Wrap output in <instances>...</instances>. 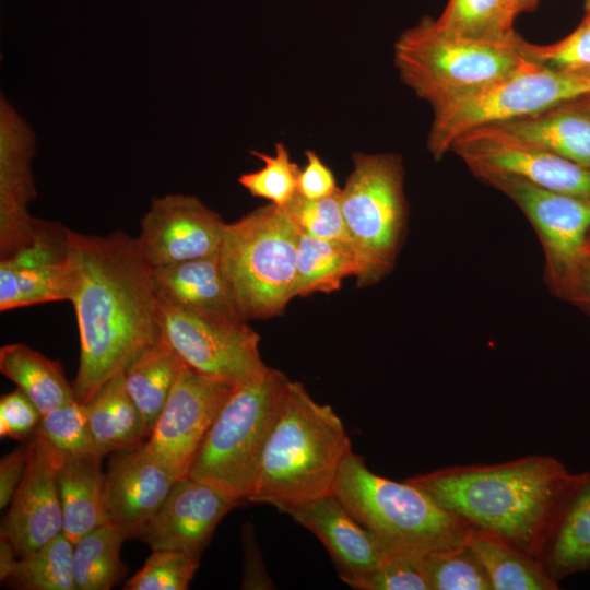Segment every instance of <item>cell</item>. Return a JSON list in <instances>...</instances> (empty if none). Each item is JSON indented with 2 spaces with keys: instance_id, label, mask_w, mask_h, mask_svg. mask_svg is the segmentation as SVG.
Masks as SVG:
<instances>
[{
  "instance_id": "cell-1",
  "label": "cell",
  "mask_w": 590,
  "mask_h": 590,
  "mask_svg": "<svg viewBox=\"0 0 590 590\" xmlns=\"http://www.w3.org/2000/svg\"><path fill=\"white\" fill-rule=\"evenodd\" d=\"M66 297L80 335L73 389L86 403L111 377L158 342V294L153 267L138 239L69 229Z\"/></svg>"
},
{
  "instance_id": "cell-2",
  "label": "cell",
  "mask_w": 590,
  "mask_h": 590,
  "mask_svg": "<svg viewBox=\"0 0 590 590\" xmlns=\"http://www.w3.org/2000/svg\"><path fill=\"white\" fill-rule=\"evenodd\" d=\"M571 475L557 459L530 455L495 464L446 467L405 481L473 531L536 557Z\"/></svg>"
},
{
  "instance_id": "cell-3",
  "label": "cell",
  "mask_w": 590,
  "mask_h": 590,
  "mask_svg": "<svg viewBox=\"0 0 590 590\" xmlns=\"http://www.w3.org/2000/svg\"><path fill=\"white\" fill-rule=\"evenodd\" d=\"M351 440L340 416L288 381L248 502L276 509L333 495Z\"/></svg>"
},
{
  "instance_id": "cell-4",
  "label": "cell",
  "mask_w": 590,
  "mask_h": 590,
  "mask_svg": "<svg viewBox=\"0 0 590 590\" xmlns=\"http://www.w3.org/2000/svg\"><path fill=\"white\" fill-rule=\"evenodd\" d=\"M333 495L392 553L424 555L462 545L473 531L418 487L375 474L353 451L343 463Z\"/></svg>"
},
{
  "instance_id": "cell-5",
  "label": "cell",
  "mask_w": 590,
  "mask_h": 590,
  "mask_svg": "<svg viewBox=\"0 0 590 590\" xmlns=\"http://www.w3.org/2000/svg\"><path fill=\"white\" fill-rule=\"evenodd\" d=\"M299 234L285 209L272 203L226 223L220 263L245 320L279 316L294 298Z\"/></svg>"
},
{
  "instance_id": "cell-6",
  "label": "cell",
  "mask_w": 590,
  "mask_h": 590,
  "mask_svg": "<svg viewBox=\"0 0 590 590\" xmlns=\"http://www.w3.org/2000/svg\"><path fill=\"white\" fill-rule=\"evenodd\" d=\"M519 37L506 42L461 37L439 30L425 16L396 42L394 66L403 83L433 107L527 66Z\"/></svg>"
},
{
  "instance_id": "cell-7",
  "label": "cell",
  "mask_w": 590,
  "mask_h": 590,
  "mask_svg": "<svg viewBox=\"0 0 590 590\" xmlns=\"http://www.w3.org/2000/svg\"><path fill=\"white\" fill-rule=\"evenodd\" d=\"M290 379L271 368L259 380L234 387L209 428L188 476L237 503L248 500Z\"/></svg>"
},
{
  "instance_id": "cell-8",
  "label": "cell",
  "mask_w": 590,
  "mask_h": 590,
  "mask_svg": "<svg viewBox=\"0 0 590 590\" xmlns=\"http://www.w3.org/2000/svg\"><path fill=\"white\" fill-rule=\"evenodd\" d=\"M590 96V72L527 66L489 85L433 106L427 148L435 160L462 134Z\"/></svg>"
},
{
  "instance_id": "cell-9",
  "label": "cell",
  "mask_w": 590,
  "mask_h": 590,
  "mask_svg": "<svg viewBox=\"0 0 590 590\" xmlns=\"http://www.w3.org/2000/svg\"><path fill=\"white\" fill-rule=\"evenodd\" d=\"M353 168L340 201L362 266L358 286H368L392 269L406 221L401 157L390 153H354Z\"/></svg>"
},
{
  "instance_id": "cell-10",
  "label": "cell",
  "mask_w": 590,
  "mask_h": 590,
  "mask_svg": "<svg viewBox=\"0 0 590 590\" xmlns=\"http://www.w3.org/2000/svg\"><path fill=\"white\" fill-rule=\"evenodd\" d=\"M161 338L190 368L233 387L262 378L259 334L246 320L199 312L158 297Z\"/></svg>"
},
{
  "instance_id": "cell-11",
  "label": "cell",
  "mask_w": 590,
  "mask_h": 590,
  "mask_svg": "<svg viewBox=\"0 0 590 590\" xmlns=\"http://www.w3.org/2000/svg\"><path fill=\"white\" fill-rule=\"evenodd\" d=\"M477 177L504 192L529 219L543 246L547 279L554 288L586 257L590 200L548 190L511 175L484 173Z\"/></svg>"
},
{
  "instance_id": "cell-12",
  "label": "cell",
  "mask_w": 590,
  "mask_h": 590,
  "mask_svg": "<svg viewBox=\"0 0 590 590\" xmlns=\"http://www.w3.org/2000/svg\"><path fill=\"white\" fill-rule=\"evenodd\" d=\"M233 386L187 365L175 384L144 447L175 480L188 475L193 459Z\"/></svg>"
},
{
  "instance_id": "cell-13",
  "label": "cell",
  "mask_w": 590,
  "mask_h": 590,
  "mask_svg": "<svg viewBox=\"0 0 590 590\" xmlns=\"http://www.w3.org/2000/svg\"><path fill=\"white\" fill-rule=\"evenodd\" d=\"M450 151L475 176L511 175L548 190L590 200V167L517 141L492 125L462 134Z\"/></svg>"
},
{
  "instance_id": "cell-14",
  "label": "cell",
  "mask_w": 590,
  "mask_h": 590,
  "mask_svg": "<svg viewBox=\"0 0 590 590\" xmlns=\"http://www.w3.org/2000/svg\"><path fill=\"white\" fill-rule=\"evenodd\" d=\"M226 223L187 194L154 197L141 220L138 243L153 268L219 253Z\"/></svg>"
},
{
  "instance_id": "cell-15",
  "label": "cell",
  "mask_w": 590,
  "mask_h": 590,
  "mask_svg": "<svg viewBox=\"0 0 590 590\" xmlns=\"http://www.w3.org/2000/svg\"><path fill=\"white\" fill-rule=\"evenodd\" d=\"M68 234L37 219L31 236L0 256V311L67 300Z\"/></svg>"
},
{
  "instance_id": "cell-16",
  "label": "cell",
  "mask_w": 590,
  "mask_h": 590,
  "mask_svg": "<svg viewBox=\"0 0 590 590\" xmlns=\"http://www.w3.org/2000/svg\"><path fill=\"white\" fill-rule=\"evenodd\" d=\"M30 456L22 481L1 524V534L19 556L62 532V510L57 484L61 457L38 435L28 444Z\"/></svg>"
},
{
  "instance_id": "cell-17",
  "label": "cell",
  "mask_w": 590,
  "mask_h": 590,
  "mask_svg": "<svg viewBox=\"0 0 590 590\" xmlns=\"http://www.w3.org/2000/svg\"><path fill=\"white\" fill-rule=\"evenodd\" d=\"M238 505L219 488L187 475L175 482L138 538L152 551L174 550L200 557L220 521Z\"/></svg>"
},
{
  "instance_id": "cell-18",
  "label": "cell",
  "mask_w": 590,
  "mask_h": 590,
  "mask_svg": "<svg viewBox=\"0 0 590 590\" xmlns=\"http://www.w3.org/2000/svg\"><path fill=\"white\" fill-rule=\"evenodd\" d=\"M35 137L1 95L0 102V256L24 243L37 217L27 206L36 197L32 174Z\"/></svg>"
},
{
  "instance_id": "cell-19",
  "label": "cell",
  "mask_w": 590,
  "mask_h": 590,
  "mask_svg": "<svg viewBox=\"0 0 590 590\" xmlns=\"http://www.w3.org/2000/svg\"><path fill=\"white\" fill-rule=\"evenodd\" d=\"M110 455L105 472L108 522L127 539L138 538L177 480L146 451L144 442Z\"/></svg>"
},
{
  "instance_id": "cell-20",
  "label": "cell",
  "mask_w": 590,
  "mask_h": 590,
  "mask_svg": "<svg viewBox=\"0 0 590 590\" xmlns=\"http://www.w3.org/2000/svg\"><path fill=\"white\" fill-rule=\"evenodd\" d=\"M279 510L318 538L334 563L341 580L365 575L393 554L334 495Z\"/></svg>"
},
{
  "instance_id": "cell-21",
  "label": "cell",
  "mask_w": 590,
  "mask_h": 590,
  "mask_svg": "<svg viewBox=\"0 0 590 590\" xmlns=\"http://www.w3.org/2000/svg\"><path fill=\"white\" fill-rule=\"evenodd\" d=\"M536 557L557 582L590 570V472L571 475Z\"/></svg>"
},
{
  "instance_id": "cell-22",
  "label": "cell",
  "mask_w": 590,
  "mask_h": 590,
  "mask_svg": "<svg viewBox=\"0 0 590 590\" xmlns=\"http://www.w3.org/2000/svg\"><path fill=\"white\" fill-rule=\"evenodd\" d=\"M492 126L517 141L590 167V110L581 99Z\"/></svg>"
},
{
  "instance_id": "cell-23",
  "label": "cell",
  "mask_w": 590,
  "mask_h": 590,
  "mask_svg": "<svg viewBox=\"0 0 590 590\" xmlns=\"http://www.w3.org/2000/svg\"><path fill=\"white\" fill-rule=\"evenodd\" d=\"M153 275L161 299L199 312L245 320L231 298L219 253L156 267Z\"/></svg>"
},
{
  "instance_id": "cell-24",
  "label": "cell",
  "mask_w": 590,
  "mask_h": 590,
  "mask_svg": "<svg viewBox=\"0 0 590 590\" xmlns=\"http://www.w3.org/2000/svg\"><path fill=\"white\" fill-rule=\"evenodd\" d=\"M103 456L61 458L57 484L62 510V533L74 544L93 529L107 523L106 475Z\"/></svg>"
},
{
  "instance_id": "cell-25",
  "label": "cell",
  "mask_w": 590,
  "mask_h": 590,
  "mask_svg": "<svg viewBox=\"0 0 590 590\" xmlns=\"http://www.w3.org/2000/svg\"><path fill=\"white\" fill-rule=\"evenodd\" d=\"M85 404L101 456L139 446L148 439L143 417L126 389L123 371L107 380Z\"/></svg>"
},
{
  "instance_id": "cell-26",
  "label": "cell",
  "mask_w": 590,
  "mask_h": 590,
  "mask_svg": "<svg viewBox=\"0 0 590 590\" xmlns=\"http://www.w3.org/2000/svg\"><path fill=\"white\" fill-rule=\"evenodd\" d=\"M0 371L34 402L42 415L76 400L60 363L26 344L0 349Z\"/></svg>"
},
{
  "instance_id": "cell-27",
  "label": "cell",
  "mask_w": 590,
  "mask_h": 590,
  "mask_svg": "<svg viewBox=\"0 0 590 590\" xmlns=\"http://www.w3.org/2000/svg\"><path fill=\"white\" fill-rule=\"evenodd\" d=\"M185 366L161 339L125 368L126 389L143 417L148 438Z\"/></svg>"
},
{
  "instance_id": "cell-28",
  "label": "cell",
  "mask_w": 590,
  "mask_h": 590,
  "mask_svg": "<svg viewBox=\"0 0 590 590\" xmlns=\"http://www.w3.org/2000/svg\"><path fill=\"white\" fill-rule=\"evenodd\" d=\"M361 274V262L351 246L299 234L294 297L337 291L345 278L357 280Z\"/></svg>"
},
{
  "instance_id": "cell-29",
  "label": "cell",
  "mask_w": 590,
  "mask_h": 590,
  "mask_svg": "<svg viewBox=\"0 0 590 590\" xmlns=\"http://www.w3.org/2000/svg\"><path fill=\"white\" fill-rule=\"evenodd\" d=\"M467 543L488 574L493 590L558 589L535 556L479 531H472Z\"/></svg>"
},
{
  "instance_id": "cell-30",
  "label": "cell",
  "mask_w": 590,
  "mask_h": 590,
  "mask_svg": "<svg viewBox=\"0 0 590 590\" xmlns=\"http://www.w3.org/2000/svg\"><path fill=\"white\" fill-rule=\"evenodd\" d=\"M126 534L113 523H104L73 544L72 570L76 590H109L126 568L120 550Z\"/></svg>"
},
{
  "instance_id": "cell-31",
  "label": "cell",
  "mask_w": 590,
  "mask_h": 590,
  "mask_svg": "<svg viewBox=\"0 0 590 590\" xmlns=\"http://www.w3.org/2000/svg\"><path fill=\"white\" fill-rule=\"evenodd\" d=\"M518 0H448L435 25L449 34L488 42H506L518 34L514 22Z\"/></svg>"
},
{
  "instance_id": "cell-32",
  "label": "cell",
  "mask_w": 590,
  "mask_h": 590,
  "mask_svg": "<svg viewBox=\"0 0 590 590\" xmlns=\"http://www.w3.org/2000/svg\"><path fill=\"white\" fill-rule=\"evenodd\" d=\"M72 555L73 543L61 532L20 556L10 580L26 590H76Z\"/></svg>"
},
{
  "instance_id": "cell-33",
  "label": "cell",
  "mask_w": 590,
  "mask_h": 590,
  "mask_svg": "<svg viewBox=\"0 0 590 590\" xmlns=\"http://www.w3.org/2000/svg\"><path fill=\"white\" fill-rule=\"evenodd\" d=\"M429 590H493L488 574L468 543L423 555Z\"/></svg>"
},
{
  "instance_id": "cell-34",
  "label": "cell",
  "mask_w": 590,
  "mask_h": 590,
  "mask_svg": "<svg viewBox=\"0 0 590 590\" xmlns=\"http://www.w3.org/2000/svg\"><path fill=\"white\" fill-rule=\"evenodd\" d=\"M62 459L97 453L85 403L76 400L42 416L35 430Z\"/></svg>"
},
{
  "instance_id": "cell-35",
  "label": "cell",
  "mask_w": 590,
  "mask_h": 590,
  "mask_svg": "<svg viewBox=\"0 0 590 590\" xmlns=\"http://www.w3.org/2000/svg\"><path fill=\"white\" fill-rule=\"evenodd\" d=\"M252 155L263 162V167L239 176L238 182L253 197L268 200L278 206H285L297 193L299 166L291 161L288 150L276 143L274 154L252 151Z\"/></svg>"
},
{
  "instance_id": "cell-36",
  "label": "cell",
  "mask_w": 590,
  "mask_h": 590,
  "mask_svg": "<svg viewBox=\"0 0 590 590\" xmlns=\"http://www.w3.org/2000/svg\"><path fill=\"white\" fill-rule=\"evenodd\" d=\"M282 208L300 233L353 248L341 208L340 191L317 200L306 199L297 192Z\"/></svg>"
},
{
  "instance_id": "cell-37",
  "label": "cell",
  "mask_w": 590,
  "mask_h": 590,
  "mask_svg": "<svg viewBox=\"0 0 590 590\" xmlns=\"http://www.w3.org/2000/svg\"><path fill=\"white\" fill-rule=\"evenodd\" d=\"M518 46L530 62L560 72H590V16L565 38L548 45L519 37Z\"/></svg>"
},
{
  "instance_id": "cell-38",
  "label": "cell",
  "mask_w": 590,
  "mask_h": 590,
  "mask_svg": "<svg viewBox=\"0 0 590 590\" xmlns=\"http://www.w3.org/2000/svg\"><path fill=\"white\" fill-rule=\"evenodd\" d=\"M199 567V557L174 550H153L125 590H186Z\"/></svg>"
},
{
  "instance_id": "cell-39",
  "label": "cell",
  "mask_w": 590,
  "mask_h": 590,
  "mask_svg": "<svg viewBox=\"0 0 590 590\" xmlns=\"http://www.w3.org/2000/svg\"><path fill=\"white\" fill-rule=\"evenodd\" d=\"M423 555L393 553L369 573L342 580L356 590H429Z\"/></svg>"
},
{
  "instance_id": "cell-40",
  "label": "cell",
  "mask_w": 590,
  "mask_h": 590,
  "mask_svg": "<svg viewBox=\"0 0 590 590\" xmlns=\"http://www.w3.org/2000/svg\"><path fill=\"white\" fill-rule=\"evenodd\" d=\"M42 416L34 402L17 388L0 400V436L24 439L35 433Z\"/></svg>"
},
{
  "instance_id": "cell-41",
  "label": "cell",
  "mask_w": 590,
  "mask_h": 590,
  "mask_svg": "<svg viewBox=\"0 0 590 590\" xmlns=\"http://www.w3.org/2000/svg\"><path fill=\"white\" fill-rule=\"evenodd\" d=\"M306 164L299 170L297 178V192L309 200H317L338 193V187L332 170L321 157L312 150L305 152Z\"/></svg>"
},
{
  "instance_id": "cell-42",
  "label": "cell",
  "mask_w": 590,
  "mask_h": 590,
  "mask_svg": "<svg viewBox=\"0 0 590 590\" xmlns=\"http://www.w3.org/2000/svg\"><path fill=\"white\" fill-rule=\"evenodd\" d=\"M554 290L560 297L590 312V257L580 260Z\"/></svg>"
},
{
  "instance_id": "cell-43",
  "label": "cell",
  "mask_w": 590,
  "mask_h": 590,
  "mask_svg": "<svg viewBox=\"0 0 590 590\" xmlns=\"http://www.w3.org/2000/svg\"><path fill=\"white\" fill-rule=\"evenodd\" d=\"M30 456V448L21 446L0 460V508L11 503L24 475Z\"/></svg>"
},
{
  "instance_id": "cell-44",
  "label": "cell",
  "mask_w": 590,
  "mask_h": 590,
  "mask_svg": "<svg viewBox=\"0 0 590 590\" xmlns=\"http://www.w3.org/2000/svg\"><path fill=\"white\" fill-rule=\"evenodd\" d=\"M19 555L10 540L0 534V579L10 580L16 567Z\"/></svg>"
},
{
  "instance_id": "cell-45",
  "label": "cell",
  "mask_w": 590,
  "mask_h": 590,
  "mask_svg": "<svg viewBox=\"0 0 590 590\" xmlns=\"http://www.w3.org/2000/svg\"><path fill=\"white\" fill-rule=\"evenodd\" d=\"M540 0H518L519 13L533 10Z\"/></svg>"
},
{
  "instance_id": "cell-46",
  "label": "cell",
  "mask_w": 590,
  "mask_h": 590,
  "mask_svg": "<svg viewBox=\"0 0 590 590\" xmlns=\"http://www.w3.org/2000/svg\"><path fill=\"white\" fill-rule=\"evenodd\" d=\"M586 256L590 257V233H589L588 238H587Z\"/></svg>"
},
{
  "instance_id": "cell-47",
  "label": "cell",
  "mask_w": 590,
  "mask_h": 590,
  "mask_svg": "<svg viewBox=\"0 0 590 590\" xmlns=\"http://www.w3.org/2000/svg\"><path fill=\"white\" fill-rule=\"evenodd\" d=\"M581 102L590 110V96L582 98Z\"/></svg>"
},
{
  "instance_id": "cell-48",
  "label": "cell",
  "mask_w": 590,
  "mask_h": 590,
  "mask_svg": "<svg viewBox=\"0 0 590 590\" xmlns=\"http://www.w3.org/2000/svg\"><path fill=\"white\" fill-rule=\"evenodd\" d=\"M586 12L590 11V0H583Z\"/></svg>"
},
{
  "instance_id": "cell-49",
  "label": "cell",
  "mask_w": 590,
  "mask_h": 590,
  "mask_svg": "<svg viewBox=\"0 0 590 590\" xmlns=\"http://www.w3.org/2000/svg\"><path fill=\"white\" fill-rule=\"evenodd\" d=\"M587 15H588V16H590V11H589V12H587Z\"/></svg>"
}]
</instances>
